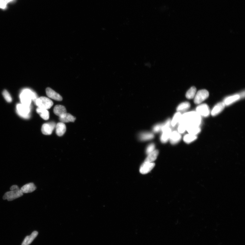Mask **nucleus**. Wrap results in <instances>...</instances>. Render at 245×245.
<instances>
[{"mask_svg": "<svg viewBox=\"0 0 245 245\" xmlns=\"http://www.w3.org/2000/svg\"><path fill=\"white\" fill-rule=\"evenodd\" d=\"M201 117L196 111H191L182 114L179 122L188 126H199L201 123Z\"/></svg>", "mask_w": 245, "mask_h": 245, "instance_id": "obj_1", "label": "nucleus"}, {"mask_svg": "<svg viewBox=\"0 0 245 245\" xmlns=\"http://www.w3.org/2000/svg\"><path fill=\"white\" fill-rule=\"evenodd\" d=\"M10 191L5 193L3 197V200L11 201L23 195V193L17 185H13L10 187Z\"/></svg>", "mask_w": 245, "mask_h": 245, "instance_id": "obj_2", "label": "nucleus"}, {"mask_svg": "<svg viewBox=\"0 0 245 245\" xmlns=\"http://www.w3.org/2000/svg\"><path fill=\"white\" fill-rule=\"evenodd\" d=\"M20 97L22 104L29 106H30L32 100L35 103L37 99L36 94L27 89L22 91Z\"/></svg>", "mask_w": 245, "mask_h": 245, "instance_id": "obj_3", "label": "nucleus"}, {"mask_svg": "<svg viewBox=\"0 0 245 245\" xmlns=\"http://www.w3.org/2000/svg\"><path fill=\"white\" fill-rule=\"evenodd\" d=\"M35 103L38 107L47 110L50 109L53 105L52 101L45 97L38 98Z\"/></svg>", "mask_w": 245, "mask_h": 245, "instance_id": "obj_4", "label": "nucleus"}, {"mask_svg": "<svg viewBox=\"0 0 245 245\" xmlns=\"http://www.w3.org/2000/svg\"><path fill=\"white\" fill-rule=\"evenodd\" d=\"M209 96V93L208 91L204 89L200 90L196 94L194 97V103L196 104L201 103L207 99Z\"/></svg>", "mask_w": 245, "mask_h": 245, "instance_id": "obj_5", "label": "nucleus"}, {"mask_svg": "<svg viewBox=\"0 0 245 245\" xmlns=\"http://www.w3.org/2000/svg\"><path fill=\"white\" fill-rule=\"evenodd\" d=\"M17 112L22 117L28 118L30 117V107L22 104H18L17 106Z\"/></svg>", "mask_w": 245, "mask_h": 245, "instance_id": "obj_6", "label": "nucleus"}, {"mask_svg": "<svg viewBox=\"0 0 245 245\" xmlns=\"http://www.w3.org/2000/svg\"><path fill=\"white\" fill-rule=\"evenodd\" d=\"M196 112L200 116L208 117L210 114V111L209 107L205 104H202L197 107Z\"/></svg>", "mask_w": 245, "mask_h": 245, "instance_id": "obj_7", "label": "nucleus"}, {"mask_svg": "<svg viewBox=\"0 0 245 245\" xmlns=\"http://www.w3.org/2000/svg\"><path fill=\"white\" fill-rule=\"evenodd\" d=\"M56 124L53 122L44 124L42 127V132L44 135H49L52 134L53 130L56 128Z\"/></svg>", "mask_w": 245, "mask_h": 245, "instance_id": "obj_8", "label": "nucleus"}, {"mask_svg": "<svg viewBox=\"0 0 245 245\" xmlns=\"http://www.w3.org/2000/svg\"><path fill=\"white\" fill-rule=\"evenodd\" d=\"M155 166L154 163L144 162L140 168V172L143 174H145L150 172Z\"/></svg>", "mask_w": 245, "mask_h": 245, "instance_id": "obj_9", "label": "nucleus"}, {"mask_svg": "<svg viewBox=\"0 0 245 245\" xmlns=\"http://www.w3.org/2000/svg\"><path fill=\"white\" fill-rule=\"evenodd\" d=\"M46 94L49 97L57 101H60L62 100V98L58 93H57L50 88H47L46 90Z\"/></svg>", "mask_w": 245, "mask_h": 245, "instance_id": "obj_10", "label": "nucleus"}, {"mask_svg": "<svg viewBox=\"0 0 245 245\" xmlns=\"http://www.w3.org/2000/svg\"><path fill=\"white\" fill-rule=\"evenodd\" d=\"M225 106L223 102H219L216 104L211 111V115L214 117L218 115L224 109Z\"/></svg>", "mask_w": 245, "mask_h": 245, "instance_id": "obj_11", "label": "nucleus"}, {"mask_svg": "<svg viewBox=\"0 0 245 245\" xmlns=\"http://www.w3.org/2000/svg\"><path fill=\"white\" fill-rule=\"evenodd\" d=\"M241 96L240 95L235 94L226 98L224 100L223 102L225 106H229L239 100Z\"/></svg>", "mask_w": 245, "mask_h": 245, "instance_id": "obj_12", "label": "nucleus"}, {"mask_svg": "<svg viewBox=\"0 0 245 245\" xmlns=\"http://www.w3.org/2000/svg\"><path fill=\"white\" fill-rule=\"evenodd\" d=\"M181 138L182 136L180 133L176 131H174L172 132L169 140L171 144H176L180 141Z\"/></svg>", "mask_w": 245, "mask_h": 245, "instance_id": "obj_13", "label": "nucleus"}, {"mask_svg": "<svg viewBox=\"0 0 245 245\" xmlns=\"http://www.w3.org/2000/svg\"><path fill=\"white\" fill-rule=\"evenodd\" d=\"M37 189V188L33 183H30L22 187L20 189L22 193H28L34 192Z\"/></svg>", "mask_w": 245, "mask_h": 245, "instance_id": "obj_14", "label": "nucleus"}, {"mask_svg": "<svg viewBox=\"0 0 245 245\" xmlns=\"http://www.w3.org/2000/svg\"><path fill=\"white\" fill-rule=\"evenodd\" d=\"M59 120L61 122L68 123L74 122L76 120V118L71 114L66 113L59 117Z\"/></svg>", "mask_w": 245, "mask_h": 245, "instance_id": "obj_15", "label": "nucleus"}, {"mask_svg": "<svg viewBox=\"0 0 245 245\" xmlns=\"http://www.w3.org/2000/svg\"><path fill=\"white\" fill-rule=\"evenodd\" d=\"M55 128L56 134L59 136H62L66 132V127L64 123L60 122L57 123Z\"/></svg>", "mask_w": 245, "mask_h": 245, "instance_id": "obj_16", "label": "nucleus"}, {"mask_svg": "<svg viewBox=\"0 0 245 245\" xmlns=\"http://www.w3.org/2000/svg\"><path fill=\"white\" fill-rule=\"evenodd\" d=\"M38 234L37 231H34L30 236H27L25 239L22 245H29L34 241Z\"/></svg>", "mask_w": 245, "mask_h": 245, "instance_id": "obj_17", "label": "nucleus"}, {"mask_svg": "<svg viewBox=\"0 0 245 245\" xmlns=\"http://www.w3.org/2000/svg\"><path fill=\"white\" fill-rule=\"evenodd\" d=\"M161 135L160 140L162 143H166L169 140L172 133L171 129L169 128L163 131Z\"/></svg>", "mask_w": 245, "mask_h": 245, "instance_id": "obj_18", "label": "nucleus"}, {"mask_svg": "<svg viewBox=\"0 0 245 245\" xmlns=\"http://www.w3.org/2000/svg\"><path fill=\"white\" fill-rule=\"evenodd\" d=\"M53 112L56 115L59 117L66 113V110L64 106L61 105H57L54 108Z\"/></svg>", "mask_w": 245, "mask_h": 245, "instance_id": "obj_19", "label": "nucleus"}, {"mask_svg": "<svg viewBox=\"0 0 245 245\" xmlns=\"http://www.w3.org/2000/svg\"><path fill=\"white\" fill-rule=\"evenodd\" d=\"M36 110L37 113L44 120H47L49 119V113L47 109L38 107Z\"/></svg>", "mask_w": 245, "mask_h": 245, "instance_id": "obj_20", "label": "nucleus"}, {"mask_svg": "<svg viewBox=\"0 0 245 245\" xmlns=\"http://www.w3.org/2000/svg\"><path fill=\"white\" fill-rule=\"evenodd\" d=\"M186 130L189 134L196 136L201 131V129L199 126H190L187 127Z\"/></svg>", "mask_w": 245, "mask_h": 245, "instance_id": "obj_21", "label": "nucleus"}, {"mask_svg": "<svg viewBox=\"0 0 245 245\" xmlns=\"http://www.w3.org/2000/svg\"><path fill=\"white\" fill-rule=\"evenodd\" d=\"M159 152L157 150H155L153 152L149 154L148 157L145 159L144 162H149V163H153L158 157Z\"/></svg>", "mask_w": 245, "mask_h": 245, "instance_id": "obj_22", "label": "nucleus"}, {"mask_svg": "<svg viewBox=\"0 0 245 245\" xmlns=\"http://www.w3.org/2000/svg\"><path fill=\"white\" fill-rule=\"evenodd\" d=\"M153 133L151 132H145L141 133L139 135V139L141 141H147L151 140L154 137Z\"/></svg>", "mask_w": 245, "mask_h": 245, "instance_id": "obj_23", "label": "nucleus"}, {"mask_svg": "<svg viewBox=\"0 0 245 245\" xmlns=\"http://www.w3.org/2000/svg\"><path fill=\"white\" fill-rule=\"evenodd\" d=\"M190 107V104L188 102H184L180 104L178 106L177 109L178 112H182L186 111L189 109Z\"/></svg>", "mask_w": 245, "mask_h": 245, "instance_id": "obj_24", "label": "nucleus"}, {"mask_svg": "<svg viewBox=\"0 0 245 245\" xmlns=\"http://www.w3.org/2000/svg\"><path fill=\"white\" fill-rule=\"evenodd\" d=\"M196 89L195 87H191L187 91L186 96L188 99H192L195 97L196 93Z\"/></svg>", "mask_w": 245, "mask_h": 245, "instance_id": "obj_25", "label": "nucleus"}, {"mask_svg": "<svg viewBox=\"0 0 245 245\" xmlns=\"http://www.w3.org/2000/svg\"><path fill=\"white\" fill-rule=\"evenodd\" d=\"M197 138L196 136L190 134H186L184 136L183 138V140L184 142L187 144L195 141Z\"/></svg>", "mask_w": 245, "mask_h": 245, "instance_id": "obj_26", "label": "nucleus"}, {"mask_svg": "<svg viewBox=\"0 0 245 245\" xmlns=\"http://www.w3.org/2000/svg\"><path fill=\"white\" fill-rule=\"evenodd\" d=\"M182 114L181 113L178 112L174 114L172 120L171 121V125L174 127L176 124L179 123L181 116Z\"/></svg>", "mask_w": 245, "mask_h": 245, "instance_id": "obj_27", "label": "nucleus"}, {"mask_svg": "<svg viewBox=\"0 0 245 245\" xmlns=\"http://www.w3.org/2000/svg\"><path fill=\"white\" fill-rule=\"evenodd\" d=\"M2 94L5 99L8 102L10 103L12 101V97L9 92L6 90H4L2 92Z\"/></svg>", "mask_w": 245, "mask_h": 245, "instance_id": "obj_28", "label": "nucleus"}, {"mask_svg": "<svg viewBox=\"0 0 245 245\" xmlns=\"http://www.w3.org/2000/svg\"><path fill=\"white\" fill-rule=\"evenodd\" d=\"M187 128V126L185 124L183 123L180 124L178 128V132L180 134H182L185 132Z\"/></svg>", "mask_w": 245, "mask_h": 245, "instance_id": "obj_29", "label": "nucleus"}, {"mask_svg": "<svg viewBox=\"0 0 245 245\" xmlns=\"http://www.w3.org/2000/svg\"><path fill=\"white\" fill-rule=\"evenodd\" d=\"M171 125V120L169 119L166 122L163 124H162L161 132H163L165 130L168 128H170V126Z\"/></svg>", "mask_w": 245, "mask_h": 245, "instance_id": "obj_30", "label": "nucleus"}, {"mask_svg": "<svg viewBox=\"0 0 245 245\" xmlns=\"http://www.w3.org/2000/svg\"><path fill=\"white\" fill-rule=\"evenodd\" d=\"M13 1L14 0H0V8L5 9L7 4Z\"/></svg>", "mask_w": 245, "mask_h": 245, "instance_id": "obj_31", "label": "nucleus"}, {"mask_svg": "<svg viewBox=\"0 0 245 245\" xmlns=\"http://www.w3.org/2000/svg\"><path fill=\"white\" fill-rule=\"evenodd\" d=\"M155 145L153 144H149L146 149V153L148 155L155 150Z\"/></svg>", "mask_w": 245, "mask_h": 245, "instance_id": "obj_32", "label": "nucleus"}, {"mask_svg": "<svg viewBox=\"0 0 245 245\" xmlns=\"http://www.w3.org/2000/svg\"><path fill=\"white\" fill-rule=\"evenodd\" d=\"M162 124H158L155 125L153 128V131L155 132H158L161 131Z\"/></svg>", "mask_w": 245, "mask_h": 245, "instance_id": "obj_33", "label": "nucleus"}]
</instances>
